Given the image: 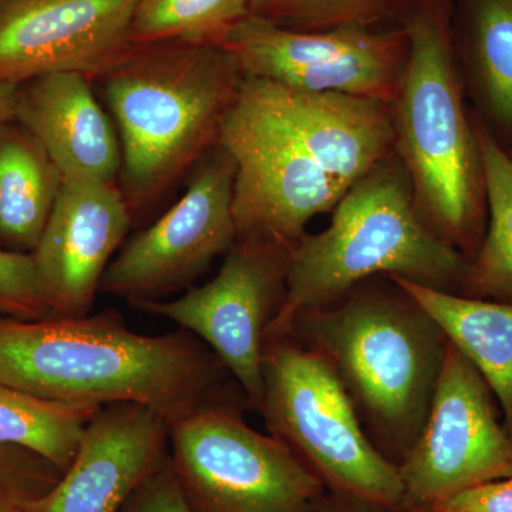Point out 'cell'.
Returning a JSON list of instances; mask_svg holds the SVG:
<instances>
[{"label":"cell","mask_w":512,"mask_h":512,"mask_svg":"<svg viewBox=\"0 0 512 512\" xmlns=\"http://www.w3.org/2000/svg\"><path fill=\"white\" fill-rule=\"evenodd\" d=\"M220 144L235 161V241L293 251L309 221L394 156L392 107L244 76Z\"/></svg>","instance_id":"obj_1"},{"label":"cell","mask_w":512,"mask_h":512,"mask_svg":"<svg viewBox=\"0 0 512 512\" xmlns=\"http://www.w3.org/2000/svg\"><path fill=\"white\" fill-rule=\"evenodd\" d=\"M234 377L187 330L140 335L119 313L0 318V384L63 403L150 407L168 423L229 400Z\"/></svg>","instance_id":"obj_2"},{"label":"cell","mask_w":512,"mask_h":512,"mask_svg":"<svg viewBox=\"0 0 512 512\" xmlns=\"http://www.w3.org/2000/svg\"><path fill=\"white\" fill-rule=\"evenodd\" d=\"M285 336L328 360L367 437L399 468L429 416L446 357L436 320L392 279L377 276L299 313Z\"/></svg>","instance_id":"obj_3"},{"label":"cell","mask_w":512,"mask_h":512,"mask_svg":"<svg viewBox=\"0 0 512 512\" xmlns=\"http://www.w3.org/2000/svg\"><path fill=\"white\" fill-rule=\"evenodd\" d=\"M242 77L222 46L158 42L134 45L93 80L119 133V187L134 222L220 144Z\"/></svg>","instance_id":"obj_4"},{"label":"cell","mask_w":512,"mask_h":512,"mask_svg":"<svg viewBox=\"0 0 512 512\" xmlns=\"http://www.w3.org/2000/svg\"><path fill=\"white\" fill-rule=\"evenodd\" d=\"M453 0H413L400 19L409 55L392 107L394 153L421 220L473 259L487 227L483 163L468 117Z\"/></svg>","instance_id":"obj_5"},{"label":"cell","mask_w":512,"mask_h":512,"mask_svg":"<svg viewBox=\"0 0 512 512\" xmlns=\"http://www.w3.org/2000/svg\"><path fill=\"white\" fill-rule=\"evenodd\" d=\"M468 264L421 220L409 175L394 153L346 192L325 231L306 234L293 248L285 301L266 340L285 336L299 313L377 276L461 295Z\"/></svg>","instance_id":"obj_6"},{"label":"cell","mask_w":512,"mask_h":512,"mask_svg":"<svg viewBox=\"0 0 512 512\" xmlns=\"http://www.w3.org/2000/svg\"><path fill=\"white\" fill-rule=\"evenodd\" d=\"M259 413L269 436L326 490L394 512L402 508L399 468L373 446L335 369L320 353L289 336L266 340Z\"/></svg>","instance_id":"obj_7"},{"label":"cell","mask_w":512,"mask_h":512,"mask_svg":"<svg viewBox=\"0 0 512 512\" xmlns=\"http://www.w3.org/2000/svg\"><path fill=\"white\" fill-rule=\"evenodd\" d=\"M170 461L191 512H318L326 493L284 444L249 427L235 404L174 421Z\"/></svg>","instance_id":"obj_8"},{"label":"cell","mask_w":512,"mask_h":512,"mask_svg":"<svg viewBox=\"0 0 512 512\" xmlns=\"http://www.w3.org/2000/svg\"><path fill=\"white\" fill-rule=\"evenodd\" d=\"M221 46L242 74L308 93H333L392 104L409 55L403 26H345L298 32L249 15Z\"/></svg>","instance_id":"obj_9"},{"label":"cell","mask_w":512,"mask_h":512,"mask_svg":"<svg viewBox=\"0 0 512 512\" xmlns=\"http://www.w3.org/2000/svg\"><path fill=\"white\" fill-rule=\"evenodd\" d=\"M291 255V249L235 241L208 284L191 286L171 301L134 308L171 320L200 339L227 367L249 409L259 412L266 330L285 301Z\"/></svg>","instance_id":"obj_10"},{"label":"cell","mask_w":512,"mask_h":512,"mask_svg":"<svg viewBox=\"0 0 512 512\" xmlns=\"http://www.w3.org/2000/svg\"><path fill=\"white\" fill-rule=\"evenodd\" d=\"M192 170L183 198L110 262L100 292L133 306L164 301L191 288L234 245V158L218 144Z\"/></svg>","instance_id":"obj_11"},{"label":"cell","mask_w":512,"mask_h":512,"mask_svg":"<svg viewBox=\"0 0 512 512\" xmlns=\"http://www.w3.org/2000/svg\"><path fill=\"white\" fill-rule=\"evenodd\" d=\"M402 507L429 510L474 485L512 476V437L476 367L448 342L429 416L399 466Z\"/></svg>","instance_id":"obj_12"},{"label":"cell","mask_w":512,"mask_h":512,"mask_svg":"<svg viewBox=\"0 0 512 512\" xmlns=\"http://www.w3.org/2000/svg\"><path fill=\"white\" fill-rule=\"evenodd\" d=\"M140 0H0V83L107 72L134 46Z\"/></svg>","instance_id":"obj_13"},{"label":"cell","mask_w":512,"mask_h":512,"mask_svg":"<svg viewBox=\"0 0 512 512\" xmlns=\"http://www.w3.org/2000/svg\"><path fill=\"white\" fill-rule=\"evenodd\" d=\"M133 224L119 184L63 181L32 252L53 316L89 315L111 256Z\"/></svg>","instance_id":"obj_14"},{"label":"cell","mask_w":512,"mask_h":512,"mask_svg":"<svg viewBox=\"0 0 512 512\" xmlns=\"http://www.w3.org/2000/svg\"><path fill=\"white\" fill-rule=\"evenodd\" d=\"M170 457V423L150 407H100L42 512H121Z\"/></svg>","instance_id":"obj_15"},{"label":"cell","mask_w":512,"mask_h":512,"mask_svg":"<svg viewBox=\"0 0 512 512\" xmlns=\"http://www.w3.org/2000/svg\"><path fill=\"white\" fill-rule=\"evenodd\" d=\"M92 84L80 73L43 74L20 83L15 120L45 147L63 181L119 184V133Z\"/></svg>","instance_id":"obj_16"},{"label":"cell","mask_w":512,"mask_h":512,"mask_svg":"<svg viewBox=\"0 0 512 512\" xmlns=\"http://www.w3.org/2000/svg\"><path fill=\"white\" fill-rule=\"evenodd\" d=\"M419 303L483 376L504 413L512 437V303L485 301L426 288L390 276Z\"/></svg>","instance_id":"obj_17"},{"label":"cell","mask_w":512,"mask_h":512,"mask_svg":"<svg viewBox=\"0 0 512 512\" xmlns=\"http://www.w3.org/2000/svg\"><path fill=\"white\" fill-rule=\"evenodd\" d=\"M454 40L483 121L512 138V0H453Z\"/></svg>","instance_id":"obj_18"},{"label":"cell","mask_w":512,"mask_h":512,"mask_svg":"<svg viewBox=\"0 0 512 512\" xmlns=\"http://www.w3.org/2000/svg\"><path fill=\"white\" fill-rule=\"evenodd\" d=\"M63 177L45 147L18 121L0 124V245L33 252Z\"/></svg>","instance_id":"obj_19"},{"label":"cell","mask_w":512,"mask_h":512,"mask_svg":"<svg viewBox=\"0 0 512 512\" xmlns=\"http://www.w3.org/2000/svg\"><path fill=\"white\" fill-rule=\"evenodd\" d=\"M474 128L483 163L487 227L468 264L461 295L512 303V156L478 117Z\"/></svg>","instance_id":"obj_20"},{"label":"cell","mask_w":512,"mask_h":512,"mask_svg":"<svg viewBox=\"0 0 512 512\" xmlns=\"http://www.w3.org/2000/svg\"><path fill=\"white\" fill-rule=\"evenodd\" d=\"M100 407L53 402L0 384V447L25 448L64 473Z\"/></svg>","instance_id":"obj_21"},{"label":"cell","mask_w":512,"mask_h":512,"mask_svg":"<svg viewBox=\"0 0 512 512\" xmlns=\"http://www.w3.org/2000/svg\"><path fill=\"white\" fill-rule=\"evenodd\" d=\"M249 5L251 0H140L133 42L221 46L229 30L251 15Z\"/></svg>","instance_id":"obj_22"},{"label":"cell","mask_w":512,"mask_h":512,"mask_svg":"<svg viewBox=\"0 0 512 512\" xmlns=\"http://www.w3.org/2000/svg\"><path fill=\"white\" fill-rule=\"evenodd\" d=\"M413 0H251V15L281 28L320 32L345 26L383 28L402 19Z\"/></svg>","instance_id":"obj_23"},{"label":"cell","mask_w":512,"mask_h":512,"mask_svg":"<svg viewBox=\"0 0 512 512\" xmlns=\"http://www.w3.org/2000/svg\"><path fill=\"white\" fill-rule=\"evenodd\" d=\"M62 471L20 447H0V512H42Z\"/></svg>","instance_id":"obj_24"},{"label":"cell","mask_w":512,"mask_h":512,"mask_svg":"<svg viewBox=\"0 0 512 512\" xmlns=\"http://www.w3.org/2000/svg\"><path fill=\"white\" fill-rule=\"evenodd\" d=\"M0 316L20 320L53 316L32 252L0 249Z\"/></svg>","instance_id":"obj_25"},{"label":"cell","mask_w":512,"mask_h":512,"mask_svg":"<svg viewBox=\"0 0 512 512\" xmlns=\"http://www.w3.org/2000/svg\"><path fill=\"white\" fill-rule=\"evenodd\" d=\"M121 512H191L175 478L170 457L138 488Z\"/></svg>","instance_id":"obj_26"},{"label":"cell","mask_w":512,"mask_h":512,"mask_svg":"<svg viewBox=\"0 0 512 512\" xmlns=\"http://www.w3.org/2000/svg\"><path fill=\"white\" fill-rule=\"evenodd\" d=\"M429 512H512V476L466 488Z\"/></svg>","instance_id":"obj_27"},{"label":"cell","mask_w":512,"mask_h":512,"mask_svg":"<svg viewBox=\"0 0 512 512\" xmlns=\"http://www.w3.org/2000/svg\"><path fill=\"white\" fill-rule=\"evenodd\" d=\"M318 512H394L383 505L362 500L353 495L333 493L326 490L320 498Z\"/></svg>","instance_id":"obj_28"},{"label":"cell","mask_w":512,"mask_h":512,"mask_svg":"<svg viewBox=\"0 0 512 512\" xmlns=\"http://www.w3.org/2000/svg\"><path fill=\"white\" fill-rule=\"evenodd\" d=\"M19 84L0 83V124L16 119Z\"/></svg>","instance_id":"obj_29"},{"label":"cell","mask_w":512,"mask_h":512,"mask_svg":"<svg viewBox=\"0 0 512 512\" xmlns=\"http://www.w3.org/2000/svg\"><path fill=\"white\" fill-rule=\"evenodd\" d=\"M397 512H429L426 510H420V508H413V507H402Z\"/></svg>","instance_id":"obj_30"},{"label":"cell","mask_w":512,"mask_h":512,"mask_svg":"<svg viewBox=\"0 0 512 512\" xmlns=\"http://www.w3.org/2000/svg\"><path fill=\"white\" fill-rule=\"evenodd\" d=\"M510 154H511V156H512V151H510Z\"/></svg>","instance_id":"obj_31"}]
</instances>
